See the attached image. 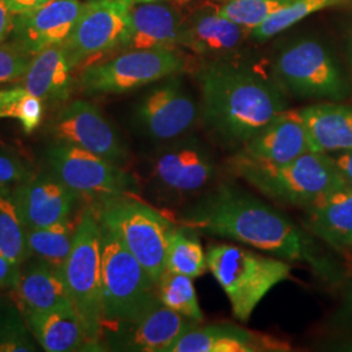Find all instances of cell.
<instances>
[{
	"label": "cell",
	"mask_w": 352,
	"mask_h": 352,
	"mask_svg": "<svg viewBox=\"0 0 352 352\" xmlns=\"http://www.w3.org/2000/svg\"><path fill=\"white\" fill-rule=\"evenodd\" d=\"M72 69L63 43L52 45L34 55L21 87L42 101H65L75 84Z\"/></svg>",
	"instance_id": "cell-23"
},
{
	"label": "cell",
	"mask_w": 352,
	"mask_h": 352,
	"mask_svg": "<svg viewBox=\"0 0 352 352\" xmlns=\"http://www.w3.org/2000/svg\"><path fill=\"white\" fill-rule=\"evenodd\" d=\"M352 0H292L287 7L272 14L261 25L253 29L257 39H267L285 32L312 13L351 3Z\"/></svg>",
	"instance_id": "cell-31"
},
{
	"label": "cell",
	"mask_w": 352,
	"mask_h": 352,
	"mask_svg": "<svg viewBox=\"0 0 352 352\" xmlns=\"http://www.w3.org/2000/svg\"><path fill=\"white\" fill-rule=\"evenodd\" d=\"M20 266L11 261L3 252L0 251V289H13L19 274Z\"/></svg>",
	"instance_id": "cell-38"
},
{
	"label": "cell",
	"mask_w": 352,
	"mask_h": 352,
	"mask_svg": "<svg viewBox=\"0 0 352 352\" xmlns=\"http://www.w3.org/2000/svg\"><path fill=\"white\" fill-rule=\"evenodd\" d=\"M309 151H315L299 110H286L236 153L258 162L285 164Z\"/></svg>",
	"instance_id": "cell-20"
},
{
	"label": "cell",
	"mask_w": 352,
	"mask_h": 352,
	"mask_svg": "<svg viewBox=\"0 0 352 352\" xmlns=\"http://www.w3.org/2000/svg\"><path fill=\"white\" fill-rule=\"evenodd\" d=\"M329 157L331 158L344 183L352 187V151L329 153Z\"/></svg>",
	"instance_id": "cell-39"
},
{
	"label": "cell",
	"mask_w": 352,
	"mask_h": 352,
	"mask_svg": "<svg viewBox=\"0 0 352 352\" xmlns=\"http://www.w3.org/2000/svg\"><path fill=\"white\" fill-rule=\"evenodd\" d=\"M12 292L23 314L46 311L71 302L60 272L41 258L20 267Z\"/></svg>",
	"instance_id": "cell-24"
},
{
	"label": "cell",
	"mask_w": 352,
	"mask_h": 352,
	"mask_svg": "<svg viewBox=\"0 0 352 352\" xmlns=\"http://www.w3.org/2000/svg\"><path fill=\"white\" fill-rule=\"evenodd\" d=\"M49 131L56 142L72 144L116 166L123 167L129 161L120 135L90 102L77 100L67 104L51 119Z\"/></svg>",
	"instance_id": "cell-12"
},
{
	"label": "cell",
	"mask_w": 352,
	"mask_h": 352,
	"mask_svg": "<svg viewBox=\"0 0 352 352\" xmlns=\"http://www.w3.org/2000/svg\"><path fill=\"white\" fill-rule=\"evenodd\" d=\"M334 322L344 330H352V280L344 289L340 309L334 315Z\"/></svg>",
	"instance_id": "cell-37"
},
{
	"label": "cell",
	"mask_w": 352,
	"mask_h": 352,
	"mask_svg": "<svg viewBox=\"0 0 352 352\" xmlns=\"http://www.w3.org/2000/svg\"><path fill=\"white\" fill-rule=\"evenodd\" d=\"M23 315L26 325L45 351H78L90 347L87 330L72 302Z\"/></svg>",
	"instance_id": "cell-22"
},
{
	"label": "cell",
	"mask_w": 352,
	"mask_h": 352,
	"mask_svg": "<svg viewBox=\"0 0 352 352\" xmlns=\"http://www.w3.org/2000/svg\"><path fill=\"white\" fill-rule=\"evenodd\" d=\"M166 270L192 279L201 277L209 270L206 251L202 248L196 230L182 223L179 226L174 225L168 236Z\"/></svg>",
	"instance_id": "cell-27"
},
{
	"label": "cell",
	"mask_w": 352,
	"mask_h": 352,
	"mask_svg": "<svg viewBox=\"0 0 352 352\" xmlns=\"http://www.w3.org/2000/svg\"><path fill=\"white\" fill-rule=\"evenodd\" d=\"M180 223L197 232L250 245L289 263L309 266L325 280L338 278L314 236L286 214L232 184H219L189 204Z\"/></svg>",
	"instance_id": "cell-1"
},
{
	"label": "cell",
	"mask_w": 352,
	"mask_h": 352,
	"mask_svg": "<svg viewBox=\"0 0 352 352\" xmlns=\"http://www.w3.org/2000/svg\"><path fill=\"white\" fill-rule=\"evenodd\" d=\"M52 0H6L7 6L14 14L30 12L49 4Z\"/></svg>",
	"instance_id": "cell-41"
},
{
	"label": "cell",
	"mask_w": 352,
	"mask_h": 352,
	"mask_svg": "<svg viewBox=\"0 0 352 352\" xmlns=\"http://www.w3.org/2000/svg\"><path fill=\"white\" fill-rule=\"evenodd\" d=\"M176 76L151 90L138 104V124L151 139H179L188 133L199 119L197 103Z\"/></svg>",
	"instance_id": "cell-14"
},
{
	"label": "cell",
	"mask_w": 352,
	"mask_h": 352,
	"mask_svg": "<svg viewBox=\"0 0 352 352\" xmlns=\"http://www.w3.org/2000/svg\"><path fill=\"white\" fill-rule=\"evenodd\" d=\"M85 3L80 0H52L30 12L14 16L13 42L36 55L52 45L63 43L80 16Z\"/></svg>",
	"instance_id": "cell-17"
},
{
	"label": "cell",
	"mask_w": 352,
	"mask_h": 352,
	"mask_svg": "<svg viewBox=\"0 0 352 352\" xmlns=\"http://www.w3.org/2000/svg\"><path fill=\"white\" fill-rule=\"evenodd\" d=\"M208 269L226 294L232 315L248 322L265 296L291 276V263L235 244H213L206 250Z\"/></svg>",
	"instance_id": "cell-4"
},
{
	"label": "cell",
	"mask_w": 352,
	"mask_h": 352,
	"mask_svg": "<svg viewBox=\"0 0 352 352\" xmlns=\"http://www.w3.org/2000/svg\"><path fill=\"white\" fill-rule=\"evenodd\" d=\"M26 230L49 227L69 219L78 195L55 174L32 175L13 192Z\"/></svg>",
	"instance_id": "cell-16"
},
{
	"label": "cell",
	"mask_w": 352,
	"mask_h": 352,
	"mask_svg": "<svg viewBox=\"0 0 352 352\" xmlns=\"http://www.w3.org/2000/svg\"><path fill=\"white\" fill-rule=\"evenodd\" d=\"M30 333L20 312L13 307L7 308L0 316V352L36 351Z\"/></svg>",
	"instance_id": "cell-33"
},
{
	"label": "cell",
	"mask_w": 352,
	"mask_h": 352,
	"mask_svg": "<svg viewBox=\"0 0 352 352\" xmlns=\"http://www.w3.org/2000/svg\"><path fill=\"white\" fill-rule=\"evenodd\" d=\"M184 26L180 12L164 0L133 1L122 49H174L183 43Z\"/></svg>",
	"instance_id": "cell-18"
},
{
	"label": "cell",
	"mask_w": 352,
	"mask_h": 352,
	"mask_svg": "<svg viewBox=\"0 0 352 352\" xmlns=\"http://www.w3.org/2000/svg\"><path fill=\"white\" fill-rule=\"evenodd\" d=\"M14 13L10 10L6 0H0V43L12 33Z\"/></svg>",
	"instance_id": "cell-40"
},
{
	"label": "cell",
	"mask_w": 352,
	"mask_h": 352,
	"mask_svg": "<svg viewBox=\"0 0 352 352\" xmlns=\"http://www.w3.org/2000/svg\"><path fill=\"white\" fill-rule=\"evenodd\" d=\"M202 122L213 139L238 151L287 109L282 91L247 67L212 63L199 75Z\"/></svg>",
	"instance_id": "cell-2"
},
{
	"label": "cell",
	"mask_w": 352,
	"mask_h": 352,
	"mask_svg": "<svg viewBox=\"0 0 352 352\" xmlns=\"http://www.w3.org/2000/svg\"><path fill=\"white\" fill-rule=\"evenodd\" d=\"M230 170L270 201L291 208H307L334 189L344 186L327 153L309 151L285 164H265L235 153Z\"/></svg>",
	"instance_id": "cell-3"
},
{
	"label": "cell",
	"mask_w": 352,
	"mask_h": 352,
	"mask_svg": "<svg viewBox=\"0 0 352 352\" xmlns=\"http://www.w3.org/2000/svg\"><path fill=\"white\" fill-rule=\"evenodd\" d=\"M292 0H228L217 12L241 28L256 29Z\"/></svg>",
	"instance_id": "cell-32"
},
{
	"label": "cell",
	"mask_w": 352,
	"mask_h": 352,
	"mask_svg": "<svg viewBox=\"0 0 352 352\" xmlns=\"http://www.w3.org/2000/svg\"><path fill=\"white\" fill-rule=\"evenodd\" d=\"M184 69V60L174 49L128 50L113 59L88 64L78 78L87 94H120L149 85Z\"/></svg>",
	"instance_id": "cell-9"
},
{
	"label": "cell",
	"mask_w": 352,
	"mask_h": 352,
	"mask_svg": "<svg viewBox=\"0 0 352 352\" xmlns=\"http://www.w3.org/2000/svg\"><path fill=\"white\" fill-rule=\"evenodd\" d=\"M347 56H349V60L352 65V30L349 36V39H347Z\"/></svg>",
	"instance_id": "cell-42"
},
{
	"label": "cell",
	"mask_w": 352,
	"mask_h": 352,
	"mask_svg": "<svg viewBox=\"0 0 352 352\" xmlns=\"http://www.w3.org/2000/svg\"><path fill=\"white\" fill-rule=\"evenodd\" d=\"M129 1L89 0L77 24L63 42L67 59L72 68L122 47L126 30Z\"/></svg>",
	"instance_id": "cell-11"
},
{
	"label": "cell",
	"mask_w": 352,
	"mask_h": 352,
	"mask_svg": "<svg viewBox=\"0 0 352 352\" xmlns=\"http://www.w3.org/2000/svg\"><path fill=\"white\" fill-rule=\"evenodd\" d=\"M197 324L160 299L139 318L104 331L103 337L118 351L168 352L177 338Z\"/></svg>",
	"instance_id": "cell-15"
},
{
	"label": "cell",
	"mask_w": 352,
	"mask_h": 352,
	"mask_svg": "<svg viewBox=\"0 0 352 352\" xmlns=\"http://www.w3.org/2000/svg\"><path fill=\"white\" fill-rule=\"evenodd\" d=\"M243 32L241 26L217 11L201 12L184 26L182 45L201 55L222 56L239 46Z\"/></svg>",
	"instance_id": "cell-26"
},
{
	"label": "cell",
	"mask_w": 352,
	"mask_h": 352,
	"mask_svg": "<svg viewBox=\"0 0 352 352\" xmlns=\"http://www.w3.org/2000/svg\"><path fill=\"white\" fill-rule=\"evenodd\" d=\"M65 289L88 334L90 347H97L103 337L101 225L88 210L76 226L71 253L60 269Z\"/></svg>",
	"instance_id": "cell-7"
},
{
	"label": "cell",
	"mask_w": 352,
	"mask_h": 352,
	"mask_svg": "<svg viewBox=\"0 0 352 352\" xmlns=\"http://www.w3.org/2000/svg\"><path fill=\"white\" fill-rule=\"evenodd\" d=\"M157 285L160 299L166 307L195 322H204L205 316L192 278L164 270Z\"/></svg>",
	"instance_id": "cell-30"
},
{
	"label": "cell",
	"mask_w": 352,
	"mask_h": 352,
	"mask_svg": "<svg viewBox=\"0 0 352 352\" xmlns=\"http://www.w3.org/2000/svg\"><path fill=\"white\" fill-rule=\"evenodd\" d=\"M299 115L314 151H352V107L318 103L299 110Z\"/></svg>",
	"instance_id": "cell-25"
},
{
	"label": "cell",
	"mask_w": 352,
	"mask_h": 352,
	"mask_svg": "<svg viewBox=\"0 0 352 352\" xmlns=\"http://www.w3.org/2000/svg\"><path fill=\"white\" fill-rule=\"evenodd\" d=\"M76 227L69 219L42 228L26 230V244L30 254L60 272L74 247Z\"/></svg>",
	"instance_id": "cell-28"
},
{
	"label": "cell",
	"mask_w": 352,
	"mask_h": 352,
	"mask_svg": "<svg viewBox=\"0 0 352 352\" xmlns=\"http://www.w3.org/2000/svg\"><path fill=\"white\" fill-rule=\"evenodd\" d=\"M0 251L17 265L24 264L30 254L13 192L4 184H0Z\"/></svg>",
	"instance_id": "cell-29"
},
{
	"label": "cell",
	"mask_w": 352,
	"mask_h": 352,
	"mask_svg": "<svg viewBox=\"0 0 352 352\" xmlns=\"http://www.w3.org/2000/svg\"><path fill=\"white\" fill-rule=\"evenodd\" d=\"M283 340L256 333L232 322L197 324L186 331L168 352H267L287 351Z\"/></svg>",
	"instance_id": "cell-19"
},
{
	"label": "cell",
	"mask_w": 352,
	"mask_h": 352,
	"mask_svg": "<svg viewBox=\"0 0 352 352\" xmlns=\"http://www.w3.org/2000/svg\"><path fill=\"white\" fill-rule=\"evenodd\" d=\"M276 75L299 98L342 101L350 85L333 54L316 39H302L278 56Z\"/></svg>",
	"instance_id": "cell-8"
},
{
	"label": "cell",
	"mask_w": 352,
	"mask_h": 352,
	"mask_svg": "<svg viewBox=\"0 0 352 352\" xmlns=\"http://www.w3.org/2000/svg\"><path fill=\"white\" fill-rule=\"evenodd\" d=\"M34 55L16 42L0 45V84L23 78Z\"/></svg>",
	"instance_id": "cell-34"
},
{
	"label": "cell",
	"mask_w": 352,
	"mask_h": 352,
	"mask_svg": "<svg viewBox=\"0 0 352 352\" xmlns=\"http://www.w3.org/2000/svg\"><path fill=\"white\" fill-rule=\"evenodd\" d=\"M46 161L52 174L78 196L106 199L136 195L138 180L123 167L100 155L67 142H55L46 151Z\"/></svg>",
	"instance_id": "cell-10"
},
{
	"label": "cell",
	"mask_w": 352,
	"mask_h": 352,
	"mask_svg": "<svg viewBox=\"0 0 352 352\" xmlns=\"http://www.w3.org/2000/svg\"><path fill=\"white\" fill-rule=\"evenodd\" d=\"M101 225V223H100ZM103 334L144 315L160 302L158 285L138 258L101 225Z\"/></svg>",
	"instance_id": "cell-5"
},
{
	"label": "cell",
	"mask_w": 352,
	"mask_h": 352,
	"mask_svg": "<svg viewBox=\"0 0 352 352\" xmlns=\"http://www.w3.org/2000/svg\"><path fill=\"white\" fill-rule=\"evenodd\" d=\"M33 175L29 166L16 154L0 151V184H20Z\"/></svg>",
	"instance_id": "cell-35"
},
{
	"label": "cell",
	"mask_w": 352,
	"mask_h": 352,
	"mask_svg": "<svg viewBox=\"0 0 352 352\" xmlns=\"http://www.w3.org/2000/svg\"><path fill=\"white\" fill-rule=\"evenodd\" d=\"M218 173L213 151L196 138L175 141L160 151L153 161L154 183L166 195L184 197L212 184Z\"/></svg>",
	"instance_id": "cell-13"
},
{
	"label": "cell",
	"mask_w": 352,
	"mask_h": 352,
	"mask_svg": "<svg viewBox=\"0 0 352 352\" xmlns=\"http://www.w3.org/2000/svg\"><path fill=\"white\" fill-rule=\"evenodd\" d=\"M302 226L333 250H352V187L344 184L304 208Z\"/></svg>",
	"instance_id": "cell-21"
},
{
	"label": "cell",
	"mask_w": 352,
	"mask_h": 352,
	"mask_svg": "<svg viewBox=\"0 0 352 352\" xmlns=\"http://www.w3.org/2000/svg\"><path fill=\"white\" fill-rule=\"evenodd\" d=\"M107 227L158 283L166 270V252L174 223L136 195L102 199L93 209Z\"/></svg>",
	"instance_id": "cell-6"
},
{
	"label": "cell",
	"mask_w": 352,
	"mask_h": 352,
	"mask_svg": "<svg viewBox=\"0 0 352 352\" xmlns=\"http://www.w3.org/2000/svg\"><path fill=\"white\" fill-rule=\"evenodd\" d=\"M126 1H129V3H133V1H153V0H126Z\"/></svg>",
	"instance_id": "cell-43"
},
{
	"label": "cell",
	"mask_w": 352,
	"mask_h": 352,
	"mask_svg": "<svg viewBox=\"0 0 352 352\" xmlns=\"http://www.w3.org/2000/svg\"><path fill=\"white\" fill-rule=\"evenodd\" d=\"M43 118V103L42 100L38 98L36 96L30 94L26 90L24 97L19 103L17 111H16V118L26 133H33L38 126H41Z\"/></svg>",
	"instance_id": "cell-36"
}]
</instances>
